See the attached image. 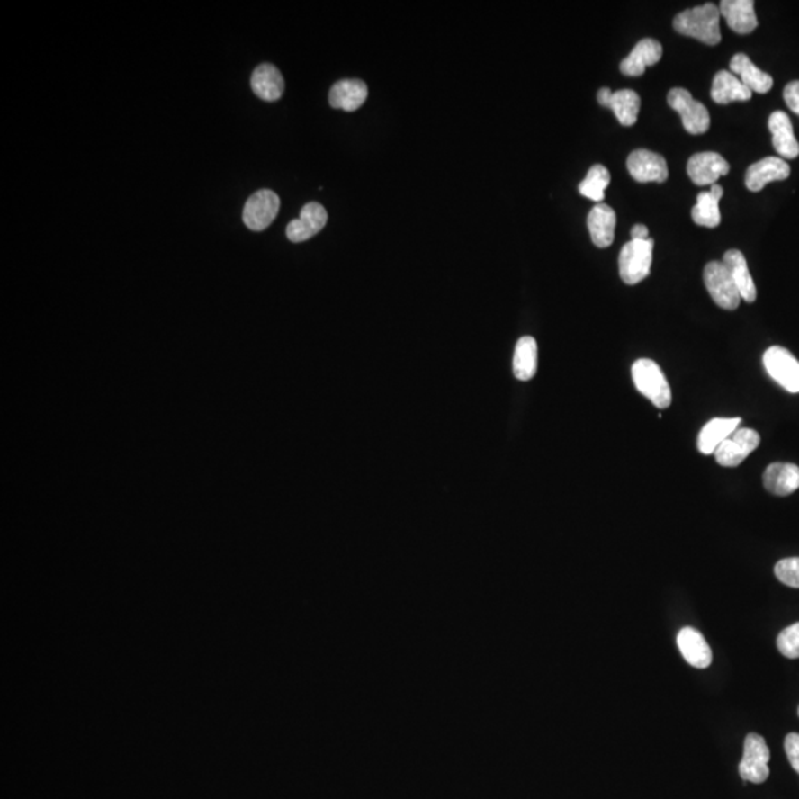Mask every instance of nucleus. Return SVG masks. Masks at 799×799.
Returning <instances> with one entry per match:
<instances>
[{"mask_svg": "<svg viewBox=\"0 0 799 799\" xmlns=\"http://www.w3.org/2000/svg\"><path fill=\"white\" fill-rule=\"evenodd\" d=\"M677 644H678L679 651L686 659V662L690 663L691 666L705 669L711 665V647L697 629L690 628V626L681 629L678 637H677Z\"/></svg>", "mask_w": 799, "mask_h": 799, "instance_id": "16", "label": "nucleus"}, {"mask_svg": "<svg viewBox=\"0 0 799 799\" xmlns=\"http://www.w3.org/2000/svg\"><path fill=\"white\" fill-rule=\"evenodd\" d=\"M631 240H649V229L642 224L633 225L631 229Z\"/></svg>", "mask_w": 799, "mask_h": 799, "instance_id": "34", "label": "nucleus"}, {"mask_svg": "<svg viewBox=\"0 0 799 799\" xmlns=\"http://www.w3.org/2000/svg\"><path fill=\"white\" fill-rule=\"evenodd\" d=\"M720 20V8L715 4H705L679 13L672 24L679 34L715 46L721 42Z\"/></svg>", "mask_w": 799, "mask_h": 799, "instance_id": "1", "label": "nucleus"}, {"mask_svg": "<svg viewBox=\"0 0 799 799\" xmlns=\"http://www.w3.org/2000/svg\"><path fill=\"white\" fill-rule=\"evenodd\" d=\"M723 263L729 268L734 283H736L737 291L741 293V300L752 304L757 300V286H755L754 279L750 275L748 263H746L745 255L741 250L730 249L724 254Z\"/></svg>", "mask_w": 799, "mask_h": 799, "instance_id": "24", "label": "nucleus"}, {"mask_svg": "<svg viewBox=\"0 0 799 799\" xmlns=\"http://www.w3.org/2000/svg\"><path fill=\"white\" fill-rule=\"evenodd\" d=\"M724 194V188L714 184L709 192L697 194L695 208L691 209V218L700 227L715 229L721 224L720 200Z\"/></svg>", "mask_w": 799, "mask_h": 799, "instance_id": "23", "label": "nucleus"}, {"mask_svg": "<svg viewBox=\"0 0 799 799\" xmlns=\"http://www.w3.org/2000/svg\"><path fill=\"white\" fill-rule=\"evenodd\" d=\"M279 211V196L271 190H259L246 202L243 221L252 231H263L274 221Z\"/></svg>", "mask_w": 799, "mask_h": 799, "instance_id": "9", "label": "nucleus"}, {"mask_svg": "<svg viewBox=\"0 0 799 799\" xmlns=\"http://www.w3.org/2000/svg\"><path fill=\"white\" fill-rule=\"evenodd\" d=\"M653 238L629 240L619 255V274L624 283L637 284L647 277L653 263Z\"/></svg>", "mask_w": 799, "mask_h": 799, "instance_id": "3", "label": "nucleus"}, {"mask_svg": "<svg viewBox=\"0 0 799 799\" xmlns=\"http://www.w3.org/2000/svg\"><path fill=\"white\" fill-rule=\"evenodd\" d=\"M767 373L786 391L799 392V362L783 346H770L762 357Z\"/></svg>", "mask_w": 799, "mask_h": 799, "instance_id": "7", "label": "nucleus"}, {"mask_svg": "<svg viewBox=\"0 0 799 799\" xmlns=\"http://www.w3.org/2000/svg\"><path fill=\"white\" fill-rule=\"evenodd\" d=\"M775 575L786 587L799 588V557L780 560L776 564Z\"/></svg>", "mask_w": 799, "mask_h": 799, "instance_id": "31", "label": "nucleus"}, {"mask_svg": "<svg viewBox=\"0 0 799 799\" xmlns=\"http://www.w3.org/2000/svg\"><path fill=\"white\" fill-rule=\"evenodd\" d=\"M606 107L613 110L617 121H621V125L633 126L638 121L642 100H640L637 92H633V89H621V91L613 92Z\"/></svg>", "mask_w": 799, "mask_h": 799, "instance_id": "27", "label": "nucleus"}, {"mask_svg": "<svg viewBox=\"0 0 799 799\" xmlns=\"http://www.w3.org/2000/svg\"><path fill=\"white\" fill-rule=\"evenodd\" d=\"M668 104L678 112L684 130L691 135H702L711 128V116L702 103L696 101L687 89L674 88L668 94Z\"/></svg>", "mask_w": 799, "mask_h": 799, "instance_id": "4", "label": "nucleus"}, {"mask_svg": "<svg viewBox=\"0 0 799 799\" xmlns=\"http://www.w3.org/2000/svg\"><path fill=\"white\" fill-rule=\"evenodd\" d=\"M761 443L759 434L750 428H737L715 450L716 462L725 468L741 465Z\"/></svg>", "mask_w": 799, "mask_h": 799, "instance_id": "8", "label": "nucleus"}, {"mask_svg": "<svg viewBox=\"0 0 799 799\" xmlns=\"http://www.w3.org/2000/svg\"><path fill=\"white\" fill-rule=\"evenodd\" d=\"M705 286L718 307L724 310H736L741 304V293L730 274L729 268L723 261L706 264L704 271Z\"/></svg>", "mask_w": 799, "mask_h": 799, "instance_id": "5", "label": "nucleus"}, {"mask_svg": "<svg viewBox=\"0 0 799 799\" xmlns=\"http://www.w3.org/2000/svg\"><path fill=\"white\" fill-rule=\"evenodd\" d=\"M785 752L791 762L792 768L799 775V734L789 732L785 739Z\"/></svg>", "mask_w": 799, "mask_h": 799, "instance_id": "32", "label": "nucleus"}, {"mask_svg": "<svg viewBox=\"0 0 799 799\" xmlns=\"http://www.w3.org/2000/svg\"><path fill=\"white\" fill-rule=\"evenodd\" d=\"M783 98H785L787 107L799 116V80H794L785 86Z\"/></svg>", "mask_w": 799, "mask_h": 799, "instance_id": "33", "label": "nucleus"}, {"mask_svg": "<svg viewBox=\"0 0 799 799\" xmlns=\"http://www.w3.org/2000/svg\"><path fill=\"white\" fill-rule=\"evenodd\" d=\"M663 48L654 39H642L633 52L621 63L622 75L638 77L644 75L647 67L654 66L662 59Z\"/></svg>", "mask_w": 799, "mask_h": 799, "instance_id": "14", "label": "nucleus"}, {"mask_svg": "<svg viewBox=\"0 0 799 799\" xmlns=\"http://www.w3.org/2000/svg\"><path fill=\"white\" fill-rule=\"evenodd\" d=\"M741 417H716L705 425L697 438V449L700 453H715L716 447L729 438L741 425Z\"/></svg>", "mask_w": 799, "mask_h": 799, "instance_id": "26", "label": "nucleus"}, {"mask_svg": "<svg viewBox=\"0 0 799 799\" xmlns=\"http://www.w3.org/2000/svg\"><path fill=\"white\" fill-rule=\"evenodd\" d=\"M612 94H613L612 89H608V88L599 89L598 95H597V98H598L599 105H603V107H606V104H607L608 98H610V96H612Z\"/></svg>", "mask_w": 799, "mask_h": 799, "instance_id": "35", "label": "nucleus"}, {"mask_svg": "<svg viewBox=\"0 0 799 799\" xmlns=\"http://www.w3.org/2000/svg\"><path fill=\"white\" fill-rule=\"evenodd\" d=\"M730 172V165L723 156L714 151H704L691 156L687 174L696 185H714L721 176Z\"/></svg>", "mask_w": 799, "mask_h": 799, "instance_id": "11", "label": "nucleus"}, {"mask_svg": "<svg viewBox=\"0 0 799 799\" xmlns=\"http://www.w3.org/2000/svg\"><path fill=\"white\" fill-rule=\"evenodd\" d=\"M770 750L766 739L757 732H750L743 745V758L739 764L741 777L746 782L764 783L770 776Z\"/></svg>", "mask_w": 799, "mask_h": 799, "instance_id": "6", "label": "nucleus"}, {"mask_svg": "<svg viewBox=\"0 0 799 799\" xmlns=\"http://www.w3.org/2000/svg\"><path fill=\"white\" fill-rule=\"evenodd\" d=\"M798 716H799V708H798Z\"/></svg>", "mask_w": 799, "mask_h": 799, "instance_id": "36", "label": "nucleus"}, {"mask_svg": "<svg viewBox=\"0 0 799 799\" xmlns=\"http://www.w3.org/2000/svg\"><path fill=\"white\" fill-rule=\"evenodd\" d=\"M514 375L520 381H530L537 371V344L534 337H523L516 342L514 362Z\"/></svg>", "mask_w": 799, "mask_h": 799, "instance_id": "28", "label": "nucleus"}, {"mask_svg": "<svg viewBox=\"0 0 799 799\" xmlns=\"http://www.w3.org/2000/svg\"><path fill=\"white\" fill-rule=\"evenodd\" d=\"M367 94V85L363 80H339L330 89L329 103L333 109L355 112L364 104Z\"/></svg>", "mask_w": 799, "mask_h": 799, "instance_id": "21", "label": "nucleus"}, {"mask_svg": "<svg viewBox=\"0 0 799 799\" xmlns=\"http://www.w3.org/2000/svg\"><path fill=\"white\" fill-rule=\"evenodd\" d=\"M768 130L773 133V147L777 151L778 157H798L799 144L792 128L791 119L786 112H773L768 119Z\"/></svg>", "mask_w": 799, "mask_h": 799, "instance_id": "18", "label": "nucleus"}, {"mask_svg": "<svg viewBox=\"0 0 799 799\" xmlns=\"http://www.w3.org/2000/svg\"><path fill=\"white\" fill-rule=\"evenodd\" d=\"M732 75L739 76L741 84L750 89L752 94H767L773 88V77L768 73L759 70L746 54H736L730 61Z\"/></svg>", "mask_w": 799, "mask_h": 799, "instance_id": "22", "label": "nucleus"}, {"mask_svg": "<svg viewBox=\"0 0 799 799\" xmlns=\"http://www.w3.org/2000/svg\"><path fill=\"white\" fill-rule=\"evenodd\" d=\"M629 174L638 183H665L668 165L663 156L649 150H635L626 160Z\"/></svg>", "mask_w": 799, "mask_h": 799, "instance_id": "10", "label": "nucleus"}, {"mask_svg": "<svg viewBox=\"0 0 799 799\" xmlns=\"http://www.w3.org/2000/svg\"><path fill=\"white\" fill-rule=\"evenodd\" d=\"M791 175V167L782 157H766L748 167L745 184L750 192H761L767 184L785 181Z\"/></svg>", "mask_w": 799, "mask_h": 799, "instance_id": "13", "label": "nucleus"}, {"mask_svg": "<svg viewBox=\"0 0 799 799\" xmlns=\"http://www.w3.org/2000/svg\"><path fill=\"white\" fill-rule=\"evenodd\" d=\"M610 184V172L607 167L603 165H594L588 171L587 176L582 183L579 184V193L587 199L594 200L597 203H601L606 194V188Z\"/></svg>", "mask_w": 799, "mask_h": 799, "instance_id": "29", "label": "nucleus"}, {"mask_svg": "<svg viewBox=\"0 0 799 799\" xmlns=\"http://www.w3.org/2000/svg\"><path fill=\"white\" fill-rule=\"evenodd\" d=\"M718 8L732 31L750 34L757 29L754 0H723Z\"/></svg>", "mask_w": 799, "mask_h": 799, "instance_id": "15", "label": "nucleus"}, {"mask_svg": "<svg viewBox=\"0 0 799 799\" xmlns=\"http://www.w3.org/2000/svg\"><path fill=\"white\" fill-rule=\"evenodd\" d=\"M764 488L775 496H789L799 489V468L795 463L775 462L767 466Z\"/></svg>", "mask_w": 799, "mask_h": 799, "instance_id": "17", "label": "nucleus"}, {"mask_svg": "<svg viewBox=\"0 0 799 799\" xmlns=\"http://www.w3.org/2000/svg\"><path fill=\"white\" fill-rule=\"evenodd\" d=\"M777 649L787 659H799V622L778 633Z\"/></svg>", "mask_w": 799, "mask_h": 799, "instance_id": "30", "label": "nucleus"}, {"mask_svg": "<svg viewBox=\"0 0 799 799\" xmlns=\"http://www.w3.org/2000/svg\"><path fill=\"white\" fill-rule=\"evenodd\" d=\"M711 96L716 104H730L732 101H750L752 91L732 71L721 70L712 82Z\"/></svg>", "mask_w": 799, "mask_h": 799, "instance_id": "25", "label": "nucleus"}, {"mask_svg": "<svg viewBox=\"0 0 799 799\" xmlns=\"http://www.w3.org/2000/svg\"><path fill=\"white\" fill-rule=\"evenodd\" d=\"M588 229L597 247H608L615 240L616 212L608 204H596L588 215Z\"/></svg>", "mask_w": 799, "mask_h": 799, "instance_id": "20", "label": "nucleus"}, {"mask_svg": "<svg viewBox=\"0 0 799 799\" xmlns=\"http://www.w3.org/2000/svg\"><path fill=\"white\" fill-rule=\"evenodd\" d=\"M633 379L635 388L658 408H669L672 401L669 383L658 363L649 358H640L633 364Z\"/></svg>", "mask_w": 799, "mask_h": 799, "instance_id": "2", "label": "nucleus"}, {"mask_svg": "<svg viewBox=\"0 0 799 799\" xmlns=\"http://www.w3.org/2000/svg\"><path fill=\"white\" fill-rule=\"evenodd\" d=\"M328 224V212L320 203L311 202L301 209L300 218L289 222L286 236L293 243L305 242L320 233Z\"/></svg>", "mask_w": 799, "mask_h": 799, "instance_id": "12", "label": "nucleus"}, {"mask_svg": "<svg viewBox=\"0 0 799 799\" xmlns=\"http://www.w3.org/2000/svg\"><path fill=\"white\" fill-rule=\"evenodd\" d=\"M250 86L258 98L273 103V101L280 100L283 95V76L280 73L279 68L273 64H261L252 73Z\"/></svg>", "mask_w": 799, "mask_h": 799, "instance_id": "19", "label": "nucleus"}]
</instances>
